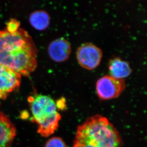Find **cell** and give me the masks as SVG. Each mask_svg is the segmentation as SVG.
Returning a JSON list of instances; mask_svg holds the SVG:
<instances>
[{"label":"cell","mask_w":147,"mask_h":147,"mask_svg":"<svg viewBox=\"0 0 147 147\" xmlns=\"http://www.w3.org/2000/svg\"><path fill=\"white\" fill-rule=\"evenodd\" d=\"M119 132L105 117L94 115L77 129L73 147H122Z\"/></svg>","instance_id":"cell-2"},{"label":"cell","mask_w":147,"mask_h":147,"mask_svg":"<svg viewBox=\"0 0 147 147\" xmlns=\"http://www.w3.org/2000/svg\"><path fill=\"white\" fill-rule=\"evenodd\" d=\"M103 53L101 49L91 43H85L78 48L77 59L82 68L88 70L96 69L101 62Z\"/></svg>","instance_id":"cell-5"},{"label":"cell","mask_w":147,"mask_h":147,"mask_svg":"<svg viewBox=\"0 0 147 147\" xmlns=\"http://www.w3.org/2000/svg\"><path fill=\"white\" fill-rule=\"evenodd\" d=\"M71 47L69 42L64 38L53 40L48 47V53L51 58L57 63H63L69 58Z\"/></svg>","instance_id":"cell-7"},{"label":"cell","mask_w":147,"mask_h":147,"mask_svg":"<svg viewBox=\"0 0 147 147\" xmlns=\"http://www.w3.org/2000/svg\"><path fill=\"white\" fill-rule=\"evenodd\" d=\"M37 55L33 40L24 30H0V64L21 75L28 76L37 67Z\"/></svg>","instance_id":"cell-1"},{"label":"cell","mask_w":147,"mask_h":147,"mask_svg":"<svg viewBox=\"0 0 147 147\" xmlns=\"http://www.w3.org/2000/svg\"><path fill=\"white\" fill-rule=\"evenodd\" d=\"M126 87L124 80L107 75L100 78L96 82V92L100 100H111L118 97Z\"/></svg>","instance_id":"cell-4"},{"label":"cell","mask_w":147,"mask_h":147,"mask_svg":"<svg viewBox=\"0 0 147 147\" xmlns=\"http://www.w3.org/2000/svg\"><path fill=\"white\" fill-rule=\"evenodd\" d=\"M29 20L31 25L39 31L46 30L50 25V16L44 11L33 12L30 16Z\"/></svg>","instance_id":"cell-10"},{"label":"cell","mask_w":147,"mask_h":147,"mask_svg":"<svg viewBox=\"0 0 147 147\" xmlns=\"http://www.w3.org/2000/svg\"><path fill=\"white\" fill-rule=\"evenodd\" d=\"M21 81L20 74L0 64V99L19 88Z\"/></svg>","instance_id":"cell-6"},{"label":"cell","mask_w":147,"mask_h":147,"mask_svg":"<svg viewBox=\"0 0 147 147\" xmlns=\"http://www.w3.org/2000/svg\"><path fill=\"white\" fill-rule=\"evenodd\" d=\"M45 147H68V146L61 138L54 137L48 140Z\"/></svg>","instance_id":"cell-11"},{"label":"cell","mask_w":147,"mask_h":147,"mask_svg":"<svg viewBox=\"0 0 147 147\" xmlns=\"http://www.w3.org/2000/svg\"><path fill=\"white\" fill-rule=\"evenodd\" d=\"M20 24L16 20H11L7 24L6 29L7 31L13 32L16 31L19 28Z\"/></svg>","instance_id":"cell-12"},{"label":"cell","mask_w":147,"mask_h":147,"mask_svg":"<svg viewBox=\"0 0 147 147\" xmlns=\"http://www.w3.org/2000/svg\"><path fill=\"white\" fill-rule=\"evenodd\" d=\"M16 135L14 125L5 115L0 113V147L10 145Z\"/></svg>","instance_id":"cell-8"},{"label":"cell","mask_w":147,"mask_h":147,"mask_svg":"<svg viewBox=\"0 0 147 147\" xmlns=\"http://www.w3.org/2000/svg\"><path fill=\"white\" fill-rule=\"evenodd\" d=\"M110 76L117 79L124 80L131 75L132 70L128 61L115 58L110 60L109 63Z\"/></svg>","instance_id":"cell-9"},{"label":"cell","mask_w":147,"mask_h":147,"mask_svg":"<svg viewBox=\"0 0 147 147\" xmlns=\"http://www.w3.org/2000/svg\"><path fill=\"white\" fill-rule=\"evenodd\" d=\"M32 113V120L38 125V133L48 137L58 129L61 119L56 103L49 96L36 95L28 98Z\"/></svg>","instance_id":"cell-3"}]
</instances>
